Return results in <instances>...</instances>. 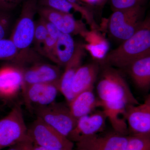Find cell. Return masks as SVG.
Returning a JSON list of instances; mask_svg holds the SVG:
<instances>
[{
	"label": "cell",
	"mask_w": 150,
	"mask_h": 150,
	"mask_svg": "<svg viewBox=\"0 0 150 150\" xmlns=\"http://www.w3.org/2000/svg\"><path fill=\"white\" fill-rule=\"evenodd\" d=\"M150 54L149 19L144 20L135 33L108 53L102 63L104 66L127 68L135 60Z\"/></svg>",
	"instance_id": "6da1fadb"
},
{
	"label": "cell",
	"mask_w": 150,
	"mask_h": 150,
	"mask_svg": "<svg viewBox=\"0 0 150 150\" xmlns=\"http://www.w3.org/2000/svg\"><path fill=\"white\" fill-rule=\"evenodd\" d=\"M97 91L98 99L103 102L139 104L122 74L110 66H105L97 86Z\"/></svg>",
	"instance_id": "7a4b0ae2"
},
{
	"label": "cell",
	"mask_w": 150,
	"mask_h": 150,
	"mask_svg": "<svg viewBox=\"0 0 150 150\" xmlns=\"http://www.w3.org/2000/svg\"><path fill=\"white\" fill-rule=\"evenodd\" d=\"M38 0H25L22 7L19 17L10 39L23 54L29 53L33 43L35 31L34 17L37 13Z\"/></svg>",
	"instance_id": "3957f363"
},
{
	"label": "cell",
	"mask_w": 150,
	"mask_h": 150,
	"mask_svg": "<svg viewBox=\"0 0 150 150\" xmlns=\"http://www.w3.org/2000/svg\"><path fill=\"white\" fill-rule=\"evenodd\" d=\"M144 10L142 6L115 10L110 16L108 28L113 38L123 42L134 35L142 25Z\"/></svg>",
	"instance_id": "277c9868"
},
{
	"label": "cell",
	"mask_w": 150,
	"mask_h": 150,
	"mask_svg": "<svg viewBox=\"0 0 150 150\" xmlns=\"http://www.w3.org/2000/svg\"><path fill=\"white\" fill-rule=\"evenodd\" d=\"M27 137L33 145L42 147L71 150L74 146V142L38 118L28 128Z\"/></svg>",
	"instance_id": "5b68a950"
},
{
	"label": "cell",
	"mask_w": 150,
	"mask_h": 150,
	"mask_svg": "<svg viewBox=\"0 0 150 150\" xmlns=\"http://www.w3.org/2000/svg\"><path fill=\"white\" fill-rule=\"evenodd\" d=\"M28 128L20 104H16L0 120V150L28 139Z\"/></svg>",
	"instance_id": "8992f818"
},
{
	"label": "cell",
	"mask_w": 150,
	"mask_h": 150,
	"mask_svg": "<svg viewBox=\"0 0 150 150\" xmlns=\"http://www.w3.org/2000/svg\"><path fill=\"white\" fill-rule=\"evenodd\" d=\"M37 118L68 138L76 124L69 105L56 101L34 111Z\"/></svg>",
	"instance_id": "52a82bcc"
},
{
	"label": "cell",
	"mask_w": 150,
	"mask_h": 150,
	"mask_svg": "<svg viewBox=\"0 0 150 150\" xmlns=\"http://www.w3.org/2000/svg\"><path fill=\"white\" fill-rule=\"evenodd\" d=\"M37 13L40 17L55 25L60 32L80 35L83 37L88 31L81 20H76L73 14L65 13L47 7L38 6Z\"/></svg>",
	"instance_id": "ba28073f"
},
{
	"label": "cell",
	"mask_w": 150,
	"mask_h": 150,
	"mask_svg": "<svg viewBox=\"0 0 150 150\" xmlns=\"http://www.w3.org/2000/svg\"><path fill=\"white\" fill-rule=\"evenodd\" d=\"M22 91L26 107L33 112L55 102L59 92L58 84L52 83L35 84Z\"/></svg>",
	"instance_id": "9c48e42d"
},
{
	"label": "cell",
	"mask_w": 150,
	"mask_h": 150,
	"mask_svg": "<svg viewBox=\"0 0 150 150\" xmlns=\"http://www.w3.org/2000/svg\"><path fill=\"white\" fill-rule=\"evenodd\" d=\"M128 130L134 134H150V96L142 104L126 105L124 113Z\"/></svg>",
	"instance_id": "30bf717a"
},
{
	"label": "cell",
	"mask_w": 150,
	"mask_h": 150,
	"mask_svg": "<svg viewBox=\"0 0 150 150\" xmlns=\"http://www.w3.org/2000/svg\"><path fill=\"white\" fill-rule=\"evenodd\" d=\"M129 136L114 131L103 135L97 134L76 142L77 150H125Z\"/></svg>",
	"instance_id": "8fae6325"
},
{
	"label": "cell",
	"mask_w": 150,
	"mask_h": 150,
	"mask_svg": "<svg viewBox=\"0 0 150 150\" xmlns=\"http://www.w3.org/2000/svg\"><path fill=\"white\" fill-rule=\"evenodd\" d=\"M106 119L107 117L103 110L93 112L79 118L68 139L76 143L98 134L104 129Z\"/></svg>",
	"instance_id": "7c38bea8"
},
{
	"label": "cell",
	"mask_w": 150,
	"mask_h": 150,
	"mask_svg": "<svg viewBox=\"0 0 150 150\" xmlns=\"http://www.w3.org/2000/svg\"><path fill=\"white\" fill-rule=\"evenodd\" d=\"M62 73L59 67L48 64H36L23 70L21 90L38 83L58 84Z\"/></svg>",
	"instance_id": "4fadbf2b"
},
{
	"label": "cell",
	"mask_w": 150,
	"mask_h": 150,
	"mask_svg": "<svg viewBox=\"0 0 150 150\" xmlns=\"http://www.w3.org/2000/svg\"><path fill=\"white\" fill-rule=\"evenodd\" d=\"M85 54L84 44L83 43L76 44L74 55L65 66L64 71L62 73L59 80V92L64 96L68 104L74 98L71 90L73 79L78 69L81 66Z\"/></svg>",
	"instance_id": "5bb4252c"
},
{
	"label": "cell",
	"mask_w": 150,
	"mask_h": 150,
	"mask_svg": "<svg viewBox=\"0 0 150 150\" xmlns=\"http://www.w3.org/2000/svg\"><path fill=\"white\" fill-rule=\"evenodd\" d=\"M23 70L17 67L7 66L0 69V97L5 99L13 98L21 89Z\"/></svg>",
	"instance_id": "9a60e30c"
},
{
	"label": "cell",
	"mask_w": 150,
	"mask_h": 150,
	"mask_svg": "<svg viewBox=\"0 0 150 150\" xmlns=\"http://www.w3.org/2000/svg\"><path fill=\"white\" fill-rule=\"evenodd\" d=\"M38 6L47 7L65 13L72 14V12H77L93 29L96 28L92 13L79 0H38Z\"/></svg>",
	"instance_id": "2e32d148"
},
{
	"label": "cell",
	"mask_w": 150,
	"mask_h": 150,
	"mask_svg": "<svg viewBox=\"0 0 150 150\" xmlns=\"http://www.w3.org/2000/svg\"><path fill=\"white\" fill-rule=\"evenodd\" d=\"M99 64L96 63L81 65L75 74L71 85L74 96L82 92L93 88L99 72Z\"/></svg>",
	"instance_id": "e0dca14e"
},
{
	"label": "cell",
	"mask_w": 150,
	"mask_h": 150,
	"mask_svg": "<svg viewBox=\"0 0 150 150\" xmlns=\"http://www.w3.org/2000/svg\"><path fill=\"white\" fill-rule=\"evenodd\" d=\"M93 88L85 91L75 96L68 104L70 111L77 120L93 112L99 107V100L96 98Z\"/></svg>",
	"instance_id": "ac0fdd59"
},
{
	"label": "cell",
	"mask_w": 150,
	"mask_h": 150,
	"mask_svg": "<svg viewBox=\"0 0 150 150\" xmlns=\"http://www.w3.org/2000/svg\"><path fill=\"white\" fill-rule=\"evenodd\" d=\"M127 105L123 102H103L99 100V107L102 108L114 131L124 135L129 132L124 117Z\"/></svg>",
	"instance_id": "d6986e66"
},
{
	"label": "cell",
	"mask_w": 150,
	"mask_h": 150,
	"mask_svg": "<svg viewBox=\"0 0 150 150\" xmlns=\"http://www.w3.org/2000/svg\"><path fill=\"white\" fill-rule=\"evenodd\" d=\"M138 88H149L150 85V54L135 60L126 68Z\"/></svg>",
	"instance_id": "ffe728a7"
},
{
	"label": "cell",
	"mask_w": 150,
	"mask_h": 150,
	"mask_svg": "<svg viewBox=\"0 0 150 150\" xmlns=\"http://www.w3.org/2000/svg\"><path fill=\"white\" fill-rule=\"evenodd\" d=\"M76 45L71 35L61 32L54 49L52 62L59 66H66L74 55Z\"/></svg>",
	"instance_id": "44dd1931"
},
{
	"label": "cell",
	"mask_w": 150,
	"mask_h": 150,
	"mask_svg": "<svg viewBox=\"0 0 150 150\" xmlns=\"http://www.w3.org/2000/svg\"><path fill=\"white\" fill-rule=\"evenodd\" d=\"M83 37L87 42V44L84 45L86 50L89 51L95 59L102 62L109 49V44L107 40L95 29L88 30Z\"/></svg>",
	"instance_id": "7402d4cb"
},
{
	"label": "cell",
	"mask_w": 150,
	"mask_h": 150,
	"mask_svg": "<svg viewBox=\"0 0 150 150\" xmlns=\"http://www.w3.org/2000/svg\"><path fill=\"white\" fill-rule=\"evenodd\" d=\"M26 54L20 52L10 39L0 40V61H13L18 64H25L28 62Z\"/></svg>",
	"instance_id": "603a6c76"
},
{
	"label": "cell",
	"mask_w": 150,
	"mask_h": 150,
	"mask_svg": "<svg viewBox=\"0 0 150 150\" xmlns=\"http://www.w3.org/2000/svg\"><path fill=\"white\" fill-rule=\"evenodd\" d=\"M125 150H150V134H134L129 136Z\"/></svg>",
	"instance_id": "cb8c5ba5"
},
{
	"label": "cell",
	"mask_w": 150,
	"mask_h": 150,
	"mask_svg": "<svg viewBox=\"0 0 150 150\" xmlns=\"http://www.w3.org/2000/svg\"><path fill=\"white\" fill-rule=\"evenodd\" d=\"M48 35L45 20L40 17L39 20L35 23L34 39L33 43L36 48L41 52V48L44 40Z\"/></svg>",
	"instance_id": "d4e9b609"
},
{
	"label": "cell",
	"mask_w": 150,
	"mask_h": 150,
	"mask_svg": "<svg viewBox=\"0 0 150 150\" xmlns=\"http://www.w3.org/2000/svg\"><path fill=\"white\" fill-rule=\"evenodd\" d=\"M10 11L0 8V40L5 38L11 23Z\"/></svg>",
	"instance_id": "484cf974"
},
{
	"label": "cell",
	"mask_w": 150,
	"mask_h": 150,
	"mask_svg": "<svg viewBox=\"0 0 150 150\" xmlns=\"http://www.w3.org/2000/svg\"><path fill=\"white\" fill-rule=\"evenodd\" d=\"M59 37L48 34L41 48V53H43L52 61L54 49Z\"/></svg>",
	"instance_id": "4316f807"
},
{
	"label": "cell",
	"mask_w": 150,
	"mask_h": 150,
	"mask_svg": "<svg viewBox=\"0 0 150 150\" xmlns=\"http://www.w3.org/2000/svg\"><path fill=\"white\" fill-rule=\"evenodd\" d=\"M145 0H110L114 11L132 8L142 6Z\"/></svg>",
	"instance_id": "83f0119b"
},
{
	"label": "cell",
	"mask_w": 150,
	"mask_h": 150,
	"mask_svg": "<svg viewBox=\"0 0 150 150\" xmlns=\"http://www.w3.org/2000/svg\"><path fill=\"white\" fill-rule=\"evenodd\" d=\"M33 144L28 139L11 146L7 150H32Z\"/></svg>",
	"instance_id": "f1b7e54d"
},
{
	"label": "cell",
	"mask_w": 150,
	"mask_h": 150,
	"mask_svg": "<svg viewBox=\"0 0 150 150\" xmlns=\"http://www.w3.org/2000/svg\"><path fill=\"white\" fill-rule=\"evenodd\" d=\"M22 0H0V8L10 11L18 5Z\"/></svg>",
	"instance_id": "f546056e"
},
{
	"label": "cell",
	"mask_w": 150,
	"mask_h": 150,
	"mask_svg": "<svg viewBox=\"0 0 150 150\" xmlns=\"http://www.w3.org/2000/svg\"><path fill=\"white\" fill-rule=\"evenodd\" d=\"M32 150H62L59 149H48V148L42 147L38 146L33 145Z\"/></svg>",
	"instance_id": "4dcf8cb0"
},
{
	"label": "cell",
	"mask_w": 150,
	"mask_h": 150,
	"mask_svg": "<svg viewBox=\"0 0 150 150\" xmlns=\"http://www.w3.org/2000/svg\"><path fill=\"white\" fill-rule=\"evenodd\" d=\"M73 150H74V149H73Z\"/></svg>",
	"instance_id": "1f68e13d"
},
{
	"label": "cell",
	"mask_w": 150,
	"mask_h": 150,
	"mask_svg": "<svg viewBox=\"0 0 150 150\" xmlns=\"http://www.w3.org/2000/svg\"><path fill=\"white\" fill-rule=\"evenodd\" d=\"M73 149H72V150H73Z\"/></svg>",
	"instance_id": "d6a6232c"
}]
</instances>
